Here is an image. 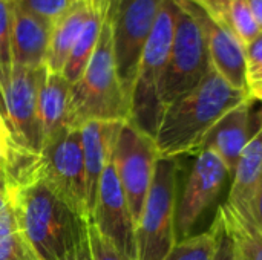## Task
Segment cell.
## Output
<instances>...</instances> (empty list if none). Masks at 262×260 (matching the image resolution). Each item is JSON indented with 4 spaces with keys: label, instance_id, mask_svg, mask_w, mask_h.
Instances as JSON below:
<instances>
[{
    "label": "cell",
    "instance_id": "cell-4",
    "mask_svg": "<svg viewBox=\"0 0 262 260\" xmlns=\"http://www.w3.org/2000/svg\"><path fill=\"white\" fill-rule=\"evenodd\" d=\"M177 9L175 0L163 2L152 34L143 51L130 97V121L154 138L164 113L161 83L173 43Z\"/></svg>",
    "mask_w": 262,
    "mask_h": 260
},
{
    "label": "cell",
    "instance_id": "cell-20",
    "mask_svg": "<svg viewBox=\"0 0 262 260\" xmlns=\"http://www.w3.org/2000/svg\"><path fill=\"white\" fill-rule=\"evenodd\" d=\"M104 17L106 14L95 9L91 17L88 18L86 25L83 26L77 41L74 43L72 49H71V54L66 60V64L63 67V77L72 84L75 83L81 74L84 72L86 66L89 64L95 49H97V44H98V40H100V35H101V29H103V23H104Z\"/></svg>",
    "mask_w": 262,
    "mask_h": 260
},
{
    "label": "cell",
    "instance_id": "cell-12",
    "mask_svg": "<svg viewBox=\"0 0 262 260\" xmlns=\"http://www.w3.org/2000/svg\"><path fill=\"white\" fill-rule=\"evenodd\" d=\"M200 25L210 55L212 67L235 89L249 92V75L244 44L226 26L201 5L190 0H177Z\"/></svg>",
    "mask_w": 262,
    "mask_h": 260
},
{
    "label": "cell",
    "instance_id": "cell-1",
    "mask_svg": "<svg viewBox=\"0 0 262 260\" xmlns=\"http://www.w3.org/2000/svg\"><path fill=\"white\" fill-rule=\"evenodd\" d=\"M250 100L249 92L235 89L213 67L186 95L164 109L155 143L161 158L196 153L207 132L233 107Z\"/></svg>",
    "mask_w": 262,
    "mask_h": 260
},
{
    "label": "cell",
    "instance_id": "cell-19",
    "mask_svg": "<svg viewBox=\"0 0 262 260\" xmlns=\"http://www.w3.org/2000/svg\"><path fill=\"white\" fill-rule=\"evenodd\" d=\"M45 141L71 126V83L60 72H46L38 98ZM45 144V143H43Z\"/></svg>",
    "mask_w": 262,
    "mask_h": 260
},
{
    "label": "cell",
    "instance_id": "cell-33",
    "mask_svg": "<svg viewBox=\"0 0 262 260\" xmlns=\"http://www.w3.org/2000/svg\"><path fill=\"white\" fill-rule=\"evenodd\" d=\"M15 190H17V184L14 178L11 176L9 170L0 162V193H6L12 196Z\"/></svg>",
    "mask_w": 262,
    "mask_h": 260
},
{
    "label": "cell",
    "instance_id": "cell-13",
    "mask_svg": "<svg viewBox=\"0 0 262 260\" xmlns=\"http://www.w3.org/2000/svg\"><path fill=\"white\" fill-rule=\"evenodd\" d=\"M97 230L129 259H137L135 221L112 162L103 170L91 221Z\"/></svg>",
    "mask_w": 262,
    "mask_h": 260
},
{
    "label": "cell",
    "instance_id": "cell-34",
    "mask_svg": "<svg viewBox=\"0 0 262 260\" xmlns=\"http://www.w3.org/2000/svg\"><path fill=\"white\" fill-rule=\"evenodd\" d=\"M63 260H92L91 248H89V241H88V231H86V236L81 239L80 245L74 251H71Z\"/></svg>",
    "mask_w": 262,
    "mask_h": 260
},
{
    "label": "cell",
    "instance_id": "cell-31",
    "mask_svg": "<svg viewBox=\"0 0 262 260\" xmlns=\"http://www.w3.org/2000/svg\"><path fill=\"white\" fill-rule=\"evenodd\" d=\"M17 231H20V221L15 205L11 199L9 204L0 211V238L9 236Z\"/></svg>",
    "mask_w": 262,
    "mask_h": 260
},
{
    "label": "cell",
    "instance_id": "cell-3",
    "mask_svg": "<svg viewBox=\"0 0 262 260\" xmlns=\"http://www.w3.org/2000/svg\"><path fill=\"white\" fill-rule=\"evenodd\" d=\"M130 120V98L120 81L111 25L104 17L97 49L81 77L71 84V126Z\"/></svg>",
    "mask_w": 262,
    "mask_h": 260
},
{
    "label": "cell",
    "instance_id": "cell-25",
    "mask_svg": "<svg viewBox=\"0 0 262 260\" xmlns=\"http://www.w3.org/2000/svg\"><path fill=\"white\" fill-rule=\"evenodd\" d=\"M224 23L244 46L261 34L247 0H233L227 9Z\"/></svg>",
    "mask_w": 262,
    "mask_h": 260
},
{
    "label": "cell",
    "instance_id": "cell-24",
    "mask_svg": "<svg viewBox=\"0 0 262 260\" xmlns=\"http://www.w3.org/2000/svg\"><path fill=\"white\" fill-rule=\"evenodd\" d=\"M14 0H0V98L12 75V17Z\"/></svg>",
    "mask_w": 262,
    "mask_h": 260
},
{
    "label": "cell",
    "instance_id": "cell-15",
    "mask_svg": "<svg viewBox=\"0 0 262 260\" xmlns=\"http://www.w3.org/2000/svg\"><path fill=\"white\" fill-rule=\"evenodd\" d=\"M252 103L253 100L250 98L221 116L207 132L198 149L215 152L227 166L230 175L233 173L243 150L255 135L252 130Z\"/></svg>",
    "mask_w": 262,
    "mask_h": 260
},
{
    "label": "cell",
    "instance_id": "cell-17",
    "mask_svg": "<svg viewBox=\"0 0 262 260\" xmlns=\"http://www.w3.org/2000/svg\"><path fill=\"white\" fill-rule=\"evenodd\" d=\"M51 25L14 5L12 61L14 66L41 67L46 63Z\"/></svg>",
    "mask_w": 262,
    "mask_h": 260
},
{
    "label": "cell",
    "instance_id": "cell-21",
    "mask_svg": "<svg viewBox=\"0 0 262 260\" xmlns=\"http://www.w3.org/2000/svg\"><path fill=\"white\" fill-rule=\"evenodd\" d=\"M37 161L38 156L29 153L15 138L5 116L0 98V162L9 170L17 187L34 173Z\"/></svg>",
    "mask_w": 262,
    "mask_h": 260
},
{
    "label": "cell",
    "instance_id": "cell-22",
    "mask_svg": "<svg viewBox=\"0 0 262 260\" xmlns=\"http://www.w3.org/2000/svg\"><path fill=\"white\" fill-rule=\"evenodd\" d=\"M223 222L224 230L230 234L235 245L238 247L241 256L244 260H262V233L247 225L235 210L224 202L216 213Z\"/></svg>",
    "mask_w": 262,
    "mask_h": 260
},
{
    "label": "cell",
    "instance_id": "cell-23",
    "mask_svg": "<svg viewBox=\"0 0 262 260\" xmlns=\"http://www.w3.org/2000/svg\"><path fill=\"white\" fill-rule=\"evenodd\" d=\"M220 233L221 221L215 216L207 231L178 241L166 260H215Z\"/></svg>",
    "mask_w": 262,
    "mask_h": 260
},
{
    "label": "cell",
    "instance_id": "cell-38",
    "mask_svg": "<svg viewBox=\"0 0 262 260\" xmlns=\"http://www.w3.org/2000/svg\"><path fill=\"white\" fill-rule=\"evenodd\" d=\"M91 3H92L97 9H100L101 12L106 14V2H104V0H91Z\"/></svg>",
    "mask_w": 262,
    "mask_h": 260
},
{
    "label": "cell",
    "instance_id": "cell-27",
    "mask_svg": "<svg viewBox=\"0 0 262 260\" xmlns=\"http://www.w3.org/2000/svg\"><path fill=\"white\" fill-rule=\"evenodd\" d=\"M17 5L52 26V23L69 8L71 3L68 0H20Z\"/></svg>",
    "mask_w": 262,
    "mask_h": 260
},
{
    "label": "cell",
    "instance_id": "cell-32",
    "mask_svg": "<svg viewBox=\"0 0 262 260\" xmlns=\"http://www.w3.org/2000/svg\"><path fill=\"white\" fill-rule=\"evenodd\" d=\"M190 2H195L198 5H201L212 15H215L216 18H220L221 21H224V17L227 14V9H229L230 3L233 0H190Z\"/></svg>",
    "mask_w": 262,
    "mask_h": 260
},
{
    "label": "cell",
    "instance_id": "cell-41",
    "mask_svg": "<svg viewBox=\"0 0 262 260\" xmlns=\"http://www.w3.org/2000/svg\"><path fill=\"white\" fill-rule=\"evenodd\" d=\"M69 3H75V2H78V0H68Z\"/></svg>",
    "mask_w": 262,
    "mask_h": 260
},
{
    "label": "cell",
    "instance_id": "cell-35",
    "mask_svg": "<svg viewBox=\"0 0 262 260\" xmlns=\"http://www.w3.org/2000/svg\"><path fill=\"white\" fill-rule=\"evenodd\" d=\"M249 95L252 100L262 101V74L249 81Z\"/></svg>",
    "mask_w": 262,
    "mask_h": 260
},
{
    "label": "cell",
    "instance_id": "cell-26",
    "mask_svg": "<svg viewBox=\"0 0 262 260\" xmlns=\"http://www.w3.org/2000/svg\"><path fill=\"white\" fill-rule=\"evenodd\" d=\"M0 260H41L21 231L0 238Z\"/></svg>",
    "mask_w": 262,
    "mask_h": 260
},
{
    "label": "cell",
    "instance_id": "cell-28",
    "mask_svg": "<svg viewBox=\"0 0 262 260\" xmlns=\"http://www.w3.org/2000/svg\"><path fill=\"white\" fill-rule=\"evenodd\" d=\"M88 241L92 260H132L109 242L92 222H88Z\"/></svg>",
    "mask_w": 262,
    "mask_h": 260
},
{
    "label": "cell",
    "instance_id": "cell-37",
    "mask_svg": "<svg viewBox=\"0 0 262 260\" xmlns=\"http://www.w3.org/2000/svg\"><path fill=\"white\" fill-rule=\"evenodd\" d=\"M255 219H256V225L262 233V182L258 198H256V207H255Z\"/></svg>",
    "mask_w": 262,
    "mask_h": 260
},
{
    "label": "cell",
    "instance_id": "cell-16",
    "mask_svg": "<svg viewBox=\"0 0 262 260\" xmlns=\"http://www.w3.org/2000/svg\"><path fill=\"white\" fill-rule=\"evenodd\" d=\"M123 123L124 121H92L80 127L86 172V201L89 210V221L95 207L103 170L112 159L117 136Z\"/></svg>",
    "mask_w": 262,
    "mask_h": 260
},
{
    "label": "cell",
    "instance_id": "cell-14",
    "mask_svg": "<svg viewBox=\"0 0 262 260\" xmlns=\"http://www.w3.org/2000/svg\"><path fill=\"white\" fill-rule=\"evenodd\" d=\"M232 175L233 182L226 202L247 225L258 228L255 207L262 182V130L259 127L243 150Z\"/></svg>",
    "mask_w": 262,
    "mask_h": 260
},
{
    "label": "cell",
    "instance_id": "cell-10",
    "mask_svg": "<svg viewBox=\"0 0 262 260\" xmlns=\"http://www.w3.org/2000/svg\"><path fill=\"white\" fill-rule=\"evenodd\" d=\"M46 72V66H14L9 86L2 95V107L15 138L35 156L40 155L45 143L38 98Z\"/></svg>",
    "mask_w": 262,
    "mask_h": 260
},
{
    "label": "cell",
    "instance_id": "cell-39",
    "mask_svg": "<svg viewBox=\"0 0 262 260\" xmlns=\"http://www.w3.org/2000/svg\"><path fill=\"white\" fill-rule=\"evenodd\" d=\"M104 2H106V11H107V8H109V6H111L112 3H115L117 0H104Z\"/></svg>",
    "mask_w": 262,
    "mask_h": 260
},
{
    "label": "cell",
    "instance_id": "cell-11",
    "mask_svg": "<svg viewBox=\"0 0 262 260\" xmlns=\"http://www.w3.org/2000/svg\"><path fill=\"white\" fill-rule=\"evenodd\" d=\"M230 176L227 166L212 150L196 152L181 198L177 201V242L190 236L198 219L215 204Z\"/></svg>",
    "mask_w": 262,
    "mask_h": 260
},
{
    "label": "cell",
    "instance_id": "cell-42",
    "mask_svg": "<svg viewBox=\"0 0 262 260\" xmlns=\"http://www.w3.org/2000/svg\"><path fill=\"white\" fill-rule=\"evenodd\" d=\"M14 2H15V3H17V2H20V0H14Z\"/></svg>",
    "mask_w": 262,
    "mask_h": 260
},
{
    "label": "cell",
    "instance_id": "cell-30",
    "mask_svg": "<svg viewBox=\"0 0 262 260\" xmlns=\"http://www.w3.org/2000/svg\"><path fill=\"white\" fill-rule=\"evenodd\" d=\"M215 260H244L243 256H241V253H239V250H238V247L235 245L233 239L224 230L223 222H221V233H220V241H218V248H216Z\"/></svg>",
    "mask_w": 262,
    "mask_h": 260
},
{
    "label": "cell",
    "instance_id": "cell-36",
    "mask_svg": "<svg viewBox=\"0 0 262 260\" xmlns=\"http://www.w3.org/2000/svg\"><path fill=\"white\" fill-rule=\"evenodd\" d=\"M247 2H249V6H250L252 12L255 15V20L262 32V0H247Z\"/></svg>",
    "mask_w": 262,
    "mask_h": 260
},
{
    "label": "cell",
    "instance_id": "cell-9",
    "mask_svg": "<svg viewBox=\"0 0 262 260\" xmlns=\"http://www.w3.org/2000/svg\"><path fill=\"white\" fill-rule=\"evenodd\" d=\"M177 6L173 43L161 83L164 109L196 87L212 67L207 41L200 25L178 2Z\"/></svg>",
    "mask_w": 262,
    "mask_h": 260
},
{
    "label": "cell",
    "instance_id": "cell-8",
    "mask_svg": "<svg viewBox=\"0 0 262 260\" xmlns=\"http://www.w3.org/2000/svg\"><path fill=\"white\" fill-rule=\"evenodd\" d=\"M160 158L155 138L134 121H124L118 132L111 162L127 199L135 228L152 187Z\"/></svg>",
    "mask_w": 262,
    "mask_h": 260
},
{
    "label": "cell",
    "instance_id": "cell-6",
    "mask_svg": "<svg viewBox=\"0 0 262 260\" xmlns=\"http://www.w3.org/2000/svg\"><path fill=\"white\" fill-rule=\"evenodd\" d=\"M37 172L83 221L89 222L80 127L66 126L45 141Z\"/></svg>",
    "mask_w": 262,
    "mask_h": 260
},
{
    "label": "cell",
    "instance_id": "cell-7",
    "mask_svg": "<svg viewBox=\"0 0 262 260\" xmlns=\"http://www.w3.org/2000/svg\"><path fill=\"white\" fill-rule=\"evenodd\" d=\"M164 0H117L106 11L123 89L132 97L140 60Z\"/></svg>",
    "mask_w": 262,
    "mask_h": 260
},
{
    "label": "cell",
    "instance_id": "cell-2",
    "mask_svg": "<svg viewBox=\"0 0 262 260\" xmlns=\"http://www.w3.org/2000/svg\"><path fill=\"white\" fill-rule=\"evenodd\" d=\"M20 231L41 260H63L86 236L83 221L40 176L37 167L12 195Z\"/></svg>",
    "mask_w": 262,
    "mask_h": 260
},
{
    "label": "cell",
    "instance_id": "cell-5",
    "mask_svg": "<svg viewBox=\"0 0 262 260\" xmlns=\"http://www.w3.org/2000/svg\"><path fill=\"white\" fill-rule=\"evenodd\" d=\"M177 158H160L135 228V260H166L177 244Z\"/></svg>",
    "mask_w": 262,
    "mask_h": 260
},
{
    "label": "cell",
    "instance_id": "cell-29",
    "mask_svg": "<svg viewBox=\"0 0 262 260\" xmlns=\"http://www.w3.org/2000/svg\"><path fill=\"white\" fill-rule=\"evenodd\" d=\"M246 49V61H247V75L249 81L262 74V32L244 46Z\"/></svg>",
    "mask_w": 262,
    "mask_h": 260
},
{
    "label": "cell",
    "instance_id": "cell-40",
    "mask_svg": "<svg viewBox=\"0 0 262 260\" xmlns=\"http://www.w3.org/2000/svg\"><path fill=\"white\" fill-rule=\"evenodd\" d=\"M259 129L262 130V110H261V123H259Z\"/></svg>",
    "mask_w": 262,
    "mask_h": 260
},
{
    "label": "cell",
    "instance_id": "cell-18",
    "mask_svg": "<svg viewBox=\"0 0 262 260\" xmlns=\"http://www.w3.org/2000/svg\"><path fill=\"white\" fill-rule=\"evenodd\" d=\"M95 9L97 8L91 3V0H78L71 3L69 8L52 23L45 63L49 72H63L74 43Z\"/></svg>",
    "mask_w": 262,
    "mask_h": 260
}]
</instances>
